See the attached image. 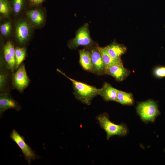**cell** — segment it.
<instances>
[{"instance_id":"1","label":"cell","mask_w":165,"mask_h":165,"mask_svg":"<svg viewBox=\"0 0 165 165\" xmlns=\"http://www.w3.org/2000/svg\"><path fill=\"white\" fill-rule=\"evenodd\" d=\"M57 70L71 81L73 89V94L75 97L82 103L89 105L93 99L99 95L100 89L72 79L58 68Z\"/></svg>"},{"instance_id":"2","label":"cell","mask_w":165,"mask_h":165,"mask_svg":"<svg viewBox=\"0 0 165 165\" xmlns=\"http://www.w3.org/2000/svg\"><path fill=\"white\" fill-rule=\"evenodd\" d=\"M96 119L100 127L106 132L108 140L114 136H124L127 134L128 129L126 125L123 123L116 124L112 122L106 113L100 114Z\"/></svg>"},{"instance_id":"3","label":"cell","mask_w":165,"mask_h":165,"mask_svg":"<svg viewBox=\"0 0 165 165\" xmlns=\"http://www.w3.org/2000/svg\"><path fill=\"white\" fill-rule=\"evenodd\" d=\"M97 45L91 38L88 23L85 24L77 31L74 38L68 42V46L71 49L76 50L79 46H83L89 49Z\"/></svg>"},{"instance_id":"4","label":"cell","mask_w":165,"mask_h":165,"mask_svg":"<svg viewBox=\"0 0 165 165\" xmlns=\"http://www.w3.org/2000/svg\"><path fill=\"white\" fill-rule=\"evenodd\" d=\"M136 110L142 120L145 122H154L160 114L156 103L151 100L139 103Z\"/></svg>"},{"instance_id":"5","label":"cell","mask_w":165,"mask_h":165,"mask_svg":"<svg viewBox=\"0 0 165 165\" xmlns=\"http://www.w3.org/2000/svg\"><path fill=\"white\" fill-rule=\"evenodd\" d=\"M10 137L20 148L25 159L29 165L31 164L32 160H35L40 158V156L37 155L29 145L26 143L24 137L17 131L13 129Z\"/></svg>"},{"instance_id":"6","label":"cell","mask_w":165,"mask_h":165,"mask_svg":"<svg viewBox=\"0 0 165 165\" xmlns=\"http://www.w3.org/2000/svg\"><path fill=\"white\" fill-rule=\"evenodd\" d=\"M11 81L13 89H16L20 93H23L28 86L31 80L27 75L24 63H23L12 74Z\"/></svg>"},{"instance_id":"7","label":"cell","mask_w":165,"mask_h":165,"mask_svg":"<svg viewBox=\"0 0 165 165\" xmlns=\"http://www.w3.org/2000/svg\"><path fill=\"white\" fill-rule=\"evenodd\" d=\"M12 73L6 63L1 57L0 62V94L10 93L13 89L11 76Z\"/></svg>"},{"instance_id":"8","label":"cell","mask_w":165,"mask_h":165,"mask_svg":"<svg viewBox=\"0 0 165 165\" xmlns=\"http://www.w3.org/2000/svg\"><path fill=\"white\" fill-rule=\"evenodd\" d=\"M97 46L87 49L91 55L93 73L98 75H106V66L96 48Z\"/></svg>"},{"instance_id":"9","label":"cell","mask_w":165,"mask_h":165,"mask_svg":"<svg viewBox=\"0 0 165 165\" xmlns=\"http://www.w3.org/2000/svg\"><path fill=\"white\" fill-rule=\"evenodd\" d=\"M21 106L10 94V93H5L0 94V115L1 117L3 112L9 109H15L19 111Z\"/></svg>"},{"instance_id":"10","label":"cell","mask_w":165,"mask_h":165,"mask_svg":"<svg viewBox=\"0 0 165 165\" xmlns=\"http://www.w3.org/2000/svg\"><path fill=\"white\" fill-rule=\"evenodd\" d=\"M130 73V71L124 67L122 62L106 67L105 74L112 76L118 81L125 79Z\"/></svg>"},{"instance_id":"11","label":"cell","mask_w":165,"mask_h":165,"mask_svg":"<svg viewBox=\"0 0 165 165\" xmlns=\"http://www.w3.org/2000/svg\"><path fill=\"white\" fill-rule=\"evenodd\" d=\"M30 28L28 23L24 20L18 22L15 28V36L18 43L23 45L28 41L30 35Z\"/></svg>"},{"instance_id":"12","label":"cell","mask_w":165,"mask_h":165,"mask_svg":"<svg viewBox=\"0 0 165 165\" xmlns=\"http://www.w3.org/2000/svg\"><path fill=\"white\" fill-rule=\"evenodd\" d=\"M3 52L4 60L13 73L15 72L16 65L15 48L13 43L7 42L3 46Z\"/></svg>"},{"instance_id":"13","label":"cell","mask_w":165,"mask_h":165,"mask_svg":"<svg viewBox=\"0 0 165 165\" xmlns=\"http://www.w3.org/2000/svg\"><path fill=\"white\" fill-rule=\"evenodd\" d=\"M117 89L107 82H105L100 89L99 95L105 101L116 102Z\"/></svg>"},{"instance_id":"14","label":"cell","mask_w":165,"mask_h":165,"mask_svg":"<svg viewBox=\"0 0 165 165\" xmlns=\"http://www.w3.org/2000/svg\"><path fill=\"white\" fill-rule=\"evenodd\" d=\"M110 56L113 59L121 60V56L127 50L126 47L123 45L114 42L105 47Z\"/></svg>"},{"instance_id":"15","label":"cell","mask_w":165,"mask_h":165,"mask_svg":"<svg viewBox=\"0 0 165 165\" xmlns=\"http://www.w3.org/2000/svg\"><path fill=\"white\" fill-rule=\"evenodd\" d=\"M79 63L85 71L93 73L92 59L89 51L86 48L79 50Z\"/></svg>"},{"instance_id":"16","label":"cell","mask_w":165,"mask_h":165,"mask_svg":"<svg viewBox=\"0 0 165 165\" xmlns=\"http://www.w3.org/2000/svg\"><path fill=\"white\" fill-rule=\"evenodd\" d=\"M26 14L31 23L35 26H40L44 21V14L39 9L30 10L27 12Z\"/></svg>"},{"instance_id":"17","label":"cell","mask_w":165,"mask_h":165,"mask_svg":"<svg viewBox=\"0 0 165 165\" xmlns=\"http://www.w3.org/2000/svg\"><path fill=\"white\" fill-rule=\"evenodd\" d=\"M116 102L123 105H131L134 103L133 95L131 93L117 90Z\"/></svg>"},{"instance_id":"18","label":"cell","mask_w":165,"mask_h":165,"mask_svg":"<svg viewBox=\"0 0 165 165\" xmlns=\"http://www.w3.org/2000/svg\"><path fill=\"white\" fill-rule=\"evenodd\" d=\"M96 48L100 53L106 67L122 62L121 60H117L112 58L108 54L105 47H101L97 45Z\"/></svg>"},{"instance_id":"19","label":"cell","mask_w":165,"mask_h":165,"mask_svg":"<svg viewBox=\"0 0 165 165\" xmlns=\"http://www.w3.org/2000/svg\"><path fill=\"white\" fill-rule=\"evenodd\" d=\"M26 49L24 47L15 48L16 65L15 71L23 63L26 55Z\"/></svg>"},{"instance_id":"20","label":"cell","mask_w":165,"mask_h":165,"mask_svg":"<svg viewBox=\"0 0 165 165\" xmlns=\"http://www.w3.org/2000/svg\"><path fill=\"white\" fill-rule=\"evenodd\" d=\"M10 11L9 3L7 0H0V13L6 16L9 15Z\"/></svg>"},{"instance_id":"21","label":"cell","mask_w":165,"mask_h":165,"mask_svg":"<svg viewBox=\"0 0 165 165\" xmlns=\"http://www.w3.org/2000/svg\"><path fill=\"white\" fill-rule=\"evenodd\" d=\"M12 25L11 22L8 21L0 26V30L1 34L4 36H9L11 32Z\"/></svg>"},{"instance_id":"22","label":"cell","mask_w":165,"mask_h":165,"mask_svg":"<svg viewBox=\"0 0 165 165\" xmlns=\"http://www.w3.org/2000/svg\"><path fill=\"white\" fill-rule=\"evenodd\" d=\"M23 0H13L12 4L14 12L16 14L19 13L22 8Z\"/></svg>"},{"instance_id":"23","label":"cell","mask_w":165,"mask_h":165,"mask_svg":"<svg viewBox=\"0 0 165 165\" xmlns=\"http://www.w3.org/2000/svg\"><path fill=\"white\" fill-rule=\"evenodd\" d=\"M153 73L157 78L165 77V66H159L156 67L154 68Z\"/></svg>"},{"instance_id":"24","label":"cell","mask_w":165,"mask_h":165,"mask_svg":"<svg viewBox=\"0 0 165 165\" xmlns=\"http://www.w3.org/2000/svg\"><path fill=\"white\" fill-rule=\"evenodd\" d=\"M31 2L33 5H37L42 2L44 0H29Z\"/></svg>"}]
</instances>
